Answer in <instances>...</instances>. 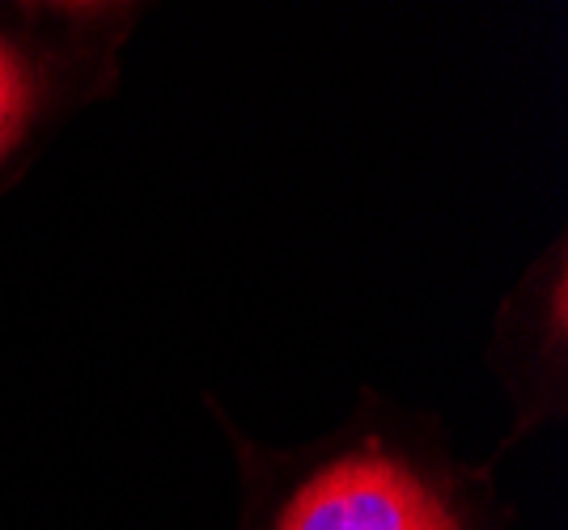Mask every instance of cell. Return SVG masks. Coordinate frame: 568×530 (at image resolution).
Here are the masks:
<instances>
[{
  "mask_svg": "<svg viewBox=\"0 0 568 530\" xmlns=\"http://www.w3.org/2000/svg\"><path fill=\"white\" fill-rule=\"evenodd\" d=\"M488 369L514 408V434L493 450V462L514 446L556 429L568 411V255L565 230L535 255L518 285L500 297Z\"/></svg>",
  "mask_w": 568,
  "mask_h": 530,
  "instance_id": "cell-3",
  "label": "cell"
},
{
  "mask_svg": "<svg viewBox=\"0 0 568 530\" xmlns=\"http://www.w3.org/2000/svg\"><path fill=\"white\" fill-rule=\"evenodd\" d=\"M204 404L234 450L237 530H514L497 462L458 458L437 416L369 386L306 446H263Z\"/></svg>",
  "mask_w": 568,
  "mask_h": 530,
  "instance_id": "cell-1",
  "label": "cell"
},
{
  "mask_svg": "<svg viewBox=\"0 0 568 530\" xmlns=\"http://www.w3.org/2000/svg\"><path fill=\"white\" fill-rule=\"evenodd\" d=\"M136 4L0 9V192H9L64 123L115 90Z\"/></svg>",
  "mask_w": 568,
  "mask_h": 530,
  "instance_id": "cell-2",
  "label": "cell"
}]
</instances>
